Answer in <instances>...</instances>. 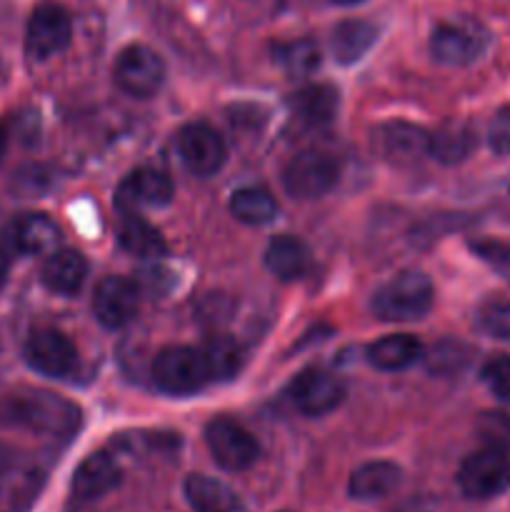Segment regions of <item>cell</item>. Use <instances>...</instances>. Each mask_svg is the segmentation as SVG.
I'll return each mask as SVG.
<instances>
[{"instance_id": "2e32d148", "label": "cell", "mask_w": 510, "mask_h": 512, "mask_svg": "<svg viewBox=\"0 0 510 512\" xmlns=\"http://www.w3.org/2000/svg\"><path fill=\"white\" fill-rule=\"evenodd\" d=\"M173 200V183L168 175L155 168H135L115 193V208L140 210V208H165Z\"/></svg>"}, {"instance_id": "d6a6232c", "label": "cell", "mask_w": 510, "mask_h": 512, "mask_svg": "<svg viewBox=\"0 0 510 512\" xmlns=\"http://www.w3.org/2000/svg\"><path fill=\"white\" fill-rule=\"evenodd\" d=\"M473 253L478 255L480 260L495 268L498 273L510 275V245L498 243V240H475L473 245Z\"/></svg>"}, {"instance_id": "52a82bcc", "label": "cell", "mask_w": 510, "mask_h": 512, "mask_svg": "<svg viewBox=\"0 0 510 512\" xmlns=\"http://www.w3.org/2000/svg\"><path fill=\"white\" fill-rule=\"evenodd\" d=\"M113 80L130 98L148 100L163 88L165 63L148 45H128L115 60Z\"/></svg>"}, {"instance_id": "5b68a950", "label": "cell", "mask_w": 510, "mask_h": 512, "mask_svg": "<svg viewBox=\"0 0 510 512\" xmlns=\"http://www.w3.org/2000/svg\"><path fill=\"white\" fill-rule=\"evenodd\" d=\"M458 488L470 500H488L510 488V453L488 448L468 455L460 463Z\"/></svg>"}, {"instance_id": "7a4b0ae2", "label": "cell", "mask_w": 510, "mask_h": 512, "mask_svg": "<svg viewBox=\"0 0 510 512\" xmlns=\"http://www.w3.org/2000/svg\"><path fill=\"white\" fill-rule=\"evenodd\" d=\"M435 300L433 283L420 270H403L373 293V313L383 323H415L430 313Z\"/></svg>"}, {"instance_id": "8d00e7d4", "label": "cell", "mask_w": 510, "mask_h": 512, "mask_svg": "<svg viewBox=\"0 0 510 512\" xmlns=\"http://www.w3.org/2000/svg\"><path fill=\"white\" fill-rule=\"evenodd\" d=\"M5 150H8V130L0 125V163H3L5 158Z\"/></svg>"}, {"instance_id": "3957f363", "label": "cell", "mask_w": 510, "mask_h": 512, "mask_svg": "<svg viewBox=\"0 0 510 512\" xmlns=\"http://www.w3.org/2000/svg\"><path fill=\"white\" fill-rule=\"evenodd\" d=\"M488 45V28L468 15L443 20L430 33V55L448 68H463V65L475 63L488 50Z\"/></svg>"}, {"instance_id": "6da1fadb", "label": "cell", "mask_w": 510, "mask_h": 512, "mask_svg": "<svg viewBox=\"0 0 510 512\" xmlns=\"http://www.w3.org/2000/svg\"><path fill=\"white\" fill-rule=\"evenodd\" d=\"M0 425L48 438H70L80 428V408L48 390H25L0 398Z\"/></svg>"}, {"instance_id": "5bb4252c", "label": "cell", "mask_w": 510, "mask_h": 512, "mask_svg": "<svg viewBox=\"0 0 510 512\" xmlns=\"http://www.w3.org/2000/svg\"><path fill=\"white\" fill-rule=\"evenodd\" d=\"M60 230L48 215L43 213H23L15 215L3 228V245L8 253L25 255H50L58 248Z\"/></svg>"}, {"instance_id": "d590c367", "label": "cell", "mask_w": 510, "mask_h": 512, "mask_svg": "<svg viewBox=\"0 0 510 512\" xmlns=\"http://www.w3.org/2000/svg\"><path fill=\"white\" fill-rule=\"evenodd\" d=\"M5 280H8V255L5 250H0V288L5 285Z\"/></svg>"}, {"instance_id": "8992f818", "label": "cell", "mask_w": 510, "mask_h": 512, "mask_svg": "<svg viewBox=\"0 0 510 512\" xmlns=\"http://www.w3.org/2000/svg\"><path fill=\"white\" fill-rule=\"evenodd\" d=\"M340 168L333 155L323 150H303L293 155L283 170V185L288 195L298 200H318L335 188Z\"/></svg>"}, {"instance_id": "ffe728a7", "label": "cell", "mask_w": 510, "mask_h": 512, "mask_svg": "<svg viewBox=\"0 0 510 512\" xmlns=\"http://www.w3.org/2000/svg\"><path fill=\"white\" fill-rule=\"evenodd\" d=\"M118 245L125 253L143 260H155L165 255V240L155 225H150L138 210H118Z\"/></svg>"}, {"instance_id": "e0dca14e", "label": "cell", "mask_w": 510, "mask_h": 512, "mask_svg": "<svg viewBox=\"0 0 510 512\" xmlns=\"http://www.w3.org/2000/svg\"><path fill=\"white\" fill-rule=\"evenodd\" d=\"M120 485V465L105 450L98 453H90L83 463L75 468L73 480H70V493L75 500H98L103 495H108L110 490H115Z\"/></svg>"}, {"instance_id": "30bf717a", "label": "cell", "mask_w": 510, "mask_h": 512, "mask_svg": "<svg viewBox=\"0 0 510 512\" xmlns=\"http://www.w3.org/2000/svg\"><path fill=\"white\" fill-rule=\"evenodd\" d=\"M73 38L70 13L58 3H40L30 13L25 28V50L33 60H48L63 53Z\"/></svg>"}, {"instance_id": "44dd1931", "label": "cell", "mask_w": 510, "mask_h": 512, "mask_svg": "<svg viewBox=\"0 0 510 512\" xmlns=\"http://www.w3.org/2000/svg\"><path fill=\"white\" fill-rule=\"evenodd\" d=\"M475 145L478 135L473 125L465 120H445L440 128H435V133H430L428 155L443 165H458L473 155Z\"/></svg>"}, {"instance_id": "9a60e30c", "label": "cell", "mask_w": 510, "mask_h": 512, "mask_svg": "<svg viewBox=\"0 0 510 512\" xmlns=\"http://www.w3.org/2000/svg\"><path fill=\"white\" fill-rule=\"evenodd\" d=\"M140 305V290L130 280L108 275L95 285L93 315L103 328L118 330L135 318Z\"/></svg>"}, {"instance_id": "d6986e66", "label": "cell", "mask_w": 510, "mask_h": 512, "mask_svg": "<svg viewBox=\"0 0 510 512\" xmlns=\"http://www.w3.org/2000/svg\"><path fill=\"white\" fill-rule=\"evenodd\" d=\"M85 278H88V260L78 250H53V253L45 258L43 270H40V280H43L45 288L55 295H70L80 293Z\"/></svg>"}, {"instance_id": "836d02e7", "label": "cell", "mask_w": 510, "mask_h": 512, "mask_svg": "<svg viewBox=\"0 0 510 512\" xmlns=\"http://www.w3.org/2000/svg\"><path fill=\"white\" fill-rule=\"evenodd\" d=\"M488 145L493 153L510 155V103L493 115L488 125Z\"/></svg>"}, {"instance_id": "f546056e", "label": "cell", "mask_w": 510, "mask_h": 512, "mask_svg": "<svg viewBox=\"0 0 510 512\" xmlns=\"http://www.w3.org/2000/svg\"><path fill=\"white\" fill-rule=\"evenodd\" d=\"M478 435L488 448L508 450L510 453V415L505 413H483L478 418Z\"/></svg>"}, {"instance_id": "ba28073f", "label": "cell", "mask_w": 510, "mask_h": 512, "mask_svg": "<svg viewBox=\"0 0 510 512\" xmlns=\"http://www.w3.org/2000/svg\"><path fill=\"white\" fill-rule=\"evenodd\" d=\"M430 133L408 120H385L370 133L375 155L393 168H410L428 155Z\"/></svg>"}, {"instance_id": "ac0fdd59", "label": "cell", "mask_w": 510, "mask_h": 512, "mask_svg": "<svg viewBox=\"0 0 510 512\" xmlns=\"http://www.w3.org/2000/svg\"><path fill=\"white\" fill-rule=\"evenodd\" d=\"M288 108L305 128H325L335 120L340 108V95L333 85L315 83L295 90L288 98Z\"/></svg>"}, {"instance_id": "9c48e42d", "label": "cell", "mask_w": 510, "mask_h": 512, "mask_svg": "<svg viewBox=\"0 0 510 512\" xmlns=\"http://www.w3.org/2000/svg\"><path fill=\"white\" fill-rule=\"evenodd\" d=\"M205 445L215 463L228 473H243L250 465H255L260 455L258 440L230 418L210 420L205 428Z\"/></svg>"}, {"instance_id": "4dcf8cb0", "label": "cell", "mask_w": 510, "mask_h": 512, "mask_svg": "<svg viewBox=\"0 0 510 512\" xmlns=\"http://www.w3.org/2000/svg\"><path fill=\"white\" fill-rule=\"evenodd\" d=\"M470 360V350L465 348L463 343H440L438 348H433V353L428 355V368L433 373H455L463 365H468Z\"/></svg>"}, {"instance_id": "7402d4cb", "label": "cell", "mask_w": 510, "mask_h": 512, "mask_svg": "<svg viewBox=\"0 0 510 512\" xmlns=\"http://www.w3.org/2000/svg\"><path fill=\"white\" fill-rule=\"evenodd\" d=\"M310 263L313 260H310L308 245L295 238V235H278L265 248V268L278 280H285V283L305 278Z\"/></svg>"}, {"instance_id": "1f68e13d", "label": "cell", "mask_w": 510, "mask_h": 512, "mask_svg": "<svg viewBox=\"0 0 510 512\" xmlns=\"http://www.w3.org/2000/svg\"><path fill=\"white\" fill-rule=\"evenodd\" d=\"M480 378H483L485 388H488L495 398L503 400V403H510V358L508 355L490 360V363L483 368V373H480Z\"/></svg>"}, {"instance_id": "4316f807", "label": "cell", "mask_w": 510, "mask_h": 512, "mask_svg": "<svg viewBox=\"0 0 510 512\" xmlns=\"http://www.w3.org/2000/svg\"><path fill=\"white\" fill-rule=\"evenodd\" d=\"M230 213L245 225H268L278 215V203L263 188H240L230 195Z\"/></svg>"}, {"instance_id": "4fadbf2b", "label": "cell", "mask_w": 510, "mask_h": 512, "mask_svg": "<svg viewBox=\"0 0 510 512\" xmlns=\"http://www.w3.org/2000/svg\"><path fill=\"white\" fill-rule=\"evenodd\" d=\"M23 358L35 373L45 378H68L78 365L75 345L60 330H35L23 348Z\"/></svg>"}, {"instance_id": "277c9868", "label": "cell", "mask_w": 510, "mask_h": 512, "mask_svg": "<svg viewBox=\"0 0 510 512\" xmlns=\"http://www.w3.org/2000/svg\"><path fill=\"white\" fill-rule=\"evenodd\" d=\"M153 380L168 395H193L213 380L203 350L173 345L155 355Z\"/></svg>"}, {"instance_id": "603a6c76", "label": "cell", "mask_w": 510, "mask_h": 512, "mask_svg": "<svg viewBox=\"0 0 510 512\" xmlns=\"http://www.w3.org/2000/svg\"><path fill=\"white\" fill-rule=\"evenodd\" d=\"M400 468L390 460H373V463H365L350 475L348 480V495L360 503H370V500H380L385 495L393 493L400 485Z\"/></svg>"}, {"instance_id": "d4e9b609", "label": "cell", "mask_w": 510, "mask_h": 512, "mask_svg": "<svg viewBox=\"0 0 510 512\" xmlns=\"http://www.w3.org/2000/svg\"><path fill=\"white\" fill-rule=\"evenodd\" d=\"M368 363L383 373H400L423 358V345L408 333L385 335L368 348Z\"/></svg>"}, {"instance_id": "f1b7e54d", "label": "cell", "mask_w": 510, "mask_h": 512, "mask_svg": "<svg viewBox=\"0 0 510 512\" xmlns=\"http://www.w3.org/2000/svg\"><path fill=\"white\" fill-rule=\"evenodd\" d=\"M203 355L208 360L213 380L233 378L240 370V365H243V350H240V345L233 338H223V335L208 340V345L203 348Z\"/></svg>"}, {"instance_id": "83f0119b", "label": "cell", "mask_w": 510, "mask_h": 512, "mask_svg": "<svg viewBox=\"0 0 510 512\" xmlns=\"http://www.w3.org/2000/svg\"><path fill=\"white\" fill-rule=\"evenodd\" d=\"M273 60L293 78H303V75L315 73L320 68V48L310 38L290 40V43H278L273 48Z\"/></svg>"}, {"instance_id": "cb8c5ba5", "label": "cell", "mask_w": 510, "mask_h": 512, "mask_svg": "<svg viewBox=\"0 0 510 512\" xmlns=\"http://www.w3.org/2000/svg\"><path fill=\"white\" fill-rule=\"evenodd\" d=\"M183 493L193 512H245L235 490L208 475H188Z\"/></svg>"}, {"instance_id": "8fae6325", "label": "cell", "mask_w": 510, "mask_h": 512, "mask_svg": "<svg viewBox=\"0 0 510 512\" xmlns=\"http://www.w3.org/2000/svg\"><path fill=\"white\" fill-rule=\"evenodd\" d=\"M295 408L310 418H320L338 408L345 400V383L335 373L323 368H310L293 380L288 390Z\"/></svg>"}, {"instance_id": "484cf974", "label": "cell", "mask_w": 510, "mask_h": 512, "mask_svg": "<svg viewBox=\"0 0 510 512\" xmlns=\"http://www.w3.org/2000/svg\"><path fill=\"white\" fill-rule=\"evenodd\" d=\"M378 40V30L368 20H343L330 33V53H333L335 63L353 65L373 48Z\"/></svg>"}, {"instance_id": "7c38bea8", "label": "cell", "mask_w": 510, "mask_h": 512, "mask_svg": "<svg viewBox=\"0 0 510 512\" xmlns=\"http://www.w3.org/2000/svg\"><path fill=\"white\" fill-rule=\"evenodd\" d=\"M178 155L190 173L210 178L225 165L228 150L218 130L205 123H190L178 133Z\"/></svg>"}, {"instance_id": "e575fe53", "label": "cell", "mask_w": 510, "mask_h": 512, "mask_svg": "<svg viewBox=\"0 0 510 512\" xmlns=\"http://www.w3.org/2000/svg\"><path fill=\"white\" fill-rule=\"evenodd\" d=\"M18 478V455L8 448V445L0 443V503L8 495L10 485Z\"/></svg>"}, {"instance_id": "74e56055", "label": "cell", "mask_w": 510, "mask_h": 512, "mask_svg": "<svg viewBox=\"0 0 510 512\" xmlns=\"http://www.w3.org/2000/svg\"><path fill=\"white\" fill-rule=\"evenodd\" d=\"M335 5H355V3H363V0H333Z\"/></svg>"}]
</instances>
